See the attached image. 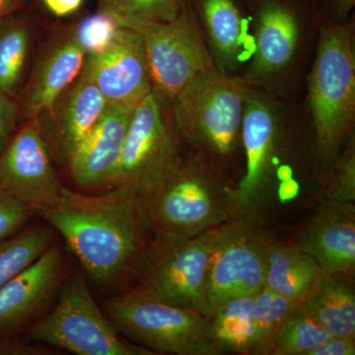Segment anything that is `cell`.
Wrapping results in <instances>:
<instances>
[{
  "label": "cell",
  "instance_id": "cb8c5ba5",
  "mask_svg": "<svg viewBox=\"0 0 355 355\" xmlns=\"http://www.w3.org/2000/svg\"><path fill=\"white\" fill-rule=\"evenodd\" d=\"M29 50V31L17 17L0 19V91L13 98Z\"/></svg>",
  "mask_w": 355,
  "mask_h": 355
},
{
  "label": "cell",
  "instance_id": "f546056e",
  "mask_svg": "<svg viewBox=\"0 0 355 355\" xmlns=\"http://www.w3.org/2000/svg\"><path fill=\"white\" fill-rule=\"evenodd\" d=\"M120 28L113 16L100 12L80 23L74 39L86 55L101 53L113 43Z\"/></svg>",
  "mask_w": 355,
  "mask_h": 355
},
{
  "label": "cell",
  "instance_id": "ffe728a7",
  "mask_svg": "<svg viewBox=\"0 0 355 355\" xmlns=\"http://www.w3.org/2000/svg\"><path fill=\"white\" fill-rule=\"evenodd\" d=\"M354 275L322 270L301 302L331 335L355 338Z\"/></svg>",
  "mask_w": 355,
  "mask_h": 355
},
{
  "label": "cell",
  "instance_id": "30bf717a",
  "mask_svg": "<svg viewBox=\"0 0 355 355\" xmlns=\"http://www.w3.org/2000/svg\"><path fill=\"white\" fill-rule=\"evenodd\" d=\"M162 101L153 90L133 110L120 160L109 183L112 188H127L141 197L176 166V142Z\"/></svg>",
  "mask_w": 355,
  "mask_h": 355
},
{
  "label": "cell",
  "instance_id": "484cf974",
  "mask_svg": "<svg viewBox=\"0 0 355 355\" xmlns=\"http://www.w3.org/2000/svg\"><path fill=\"white\" fill-rule=\"evenodd\" d=\"M330 336L302 303H297L273 340L268 355H306Z\"/></svg>",
  "mask_w": 355,
  "mask_h": 355
},
{
  "label": "cell",
  "instance_id": "d590c367",
  "mask_svg": "<svg viewBox=\"0 0 355 355\" xmlns=\"http://www.w3.org/2000/svg\"><path fill=\"white\" fill-rule=\"evenodd\" d=\"M354 4L355 0H333L334 11L340 22L347 19V16L354 9Z\"/></svg>",
  "mask_w": 355,
  "mask_h": 355
},
{
  "label": "cell",
  "instance_id": "d6986e66",
  "mask_svg": "<svg viewBox=\"0 0 355 355\" xmlns=\"http://www.w3.org/2000/svg\"><path fill=\"white\" fill-rule=\"evenodd\" d=\"M85 53L76 39L60 44L44 58L23 99V116L38 121L50 113L58 97L76 81L83 70Z\"/></svg>",
  "mask_w": 355,
  "mask_h": 355
},
{
  "label": "cell",
  "instance_id": "5b68a950",
  "mask_svg": "<svg viewBox=\"0 0 355 355\" xmlns=\"http://www.w3.org/2000/svg\"><path fill=\"white\" fill-rule=\"evenodd\" d=\"M114 328L154 354L220 355L210 331L209 318L159 300L139 286L105 304Z\"/></svg>",
  "mask_w": 355,
  "mask_h": 355
},
{
  "label": "cell",
  "instance_id": "e575fe53",
  "mask_svg": "<svg viewBox=\"0 0 355 355\" xmlns=\"http://www.w3.org/2000/svg\"><path fill=\"white\" fill-rule=\"evenodd\" d=\"M46 7L57 16H65L74 12L83 0H44Z\"/></svg>",
  "mask_w": 355,
  "mask_h": 355
},
{
  "label": "cell",
  "instance_id": "6da1fadb",
  "mask_svg": "<svg viewBox=\"0 0 355 355\" xmlns=\"http://www.w3.org/2000/svg\"><path fill=\"white\" fill-rule=\"evenodd\" d=\"M64 237L67 247L96 284L120 279L146 249L147 227L139 197L127 188L91 196L64 188L60 202L37 210Z\"/></svg>",
  "mask_w": 355,
  "mask_h": 355
},
{
  "label": "cell",
  "instance_id": "7a4b0ae2",
  "mask_svg": "<svg viewBox=\"0 0 355 355\" xmlns=\"http://www.w3.org/2000/svg\"><path fill=\"white\" fill-rule=\"evenodd\" d=\"M317 154L328 170L352 137L355 120V55L352 26L324 28L309 78Z\"/></svg>",
  "mask_w": 355,
  "mask_h": 355
},
{
  "label": "cell",
  "instance_id": "f1b7e54d",
  "mask_svg": "<svg viewBox=\"0 0 355 355\" xmlns=\"http://www.w3.org/2000/svg\"><path fill=\"white\" fill-rule=\"evenodd\" d=\"M321 200L355 202V144L354 137L345 142V149L326 171L323 184L312 202Z\"/></svg>",
  "mask_w": 355,
  "mask_h": 355
},
{
  "label": "cell",
  "instance_id": "5bb4252c",
  "mask_svg": "<svg viewBox=\"0 0 355 355\" xmlns=\"http://www.w3.org/2000/svg\"><path fill=\"white\" fill-rule=\"evenodd\" d=\"M296 243L328 273L354 275L355 202L321 200Z\"/></svg>",
  "mask_w": 355,
  "mask_h": 355
},
{
  "label": "cell",
  "instance_id": "52a82bcc",
  "mask_svg": "<svg viewBox=\"0 0 355 355\" xmlns=\"http://www.w3.org/2000/svg\"><path fill=\"white\" fill-rule=\"evenodd\" d=\"M86 279L85 273L78 272L62 284L58 304L30 327L27 340L77 355L155 354L121 340L96 304Z\"/></svg>",
  "mask_w": 355,
  "mask_h": 355
},
{
  "label": "cell",
  "instance_id": "3957f363",
  "mask_svg": "<svg viewBox=\"0 0 355 355\" xmlns=\"http://www.w3.org/2000/svg\"><path fill=\"white\" fill-rule=\"evenodd\" d=\"M251 93L241 79L214 69L193 78L173 101L177 132L210 167L225 165L237 150Z\"/></svg>",
  "mask_w": 355,
  "mask_h": 355
},
{
  "label": "cell",
  "instance_id": "4fadbf2b",
  "mask_svg": "<svg viewBox=\"0 0 355 355\" xmlns=\"http://www.w3.org/2000/svg\"><path fill=\"white\" fill-rule=\"evenodd\" d=\"M81 73L112 106L135 109L153 91L141 35L128 28H120L106 50L87 55Z\"/></svg>",
  "mask_w": 355,
  "mask_h": 355
},
{
  "label": "cell",
  "instance_id": "836d02e7",
  "mask_svg": "<svg viewBox=\"0 0 355 355\" xmlns=\"http://www.w3.org/2000/svg\"><path fill=\"white\" fill-rule=\"evenodd\" d=\"M355 338L334 336L316 345L306 355H354Z\"/></svg>",
  "mask_w": 355,
  "mask_h": 355
},
{
  "label": "cell",
  "instance_id": "2e32d148",
  "mask_svg": "<svg viewBox=\"0 0 355 355\" xmlns=\"http://www.w3.org/2000/svg\"><path fill=\"white\" fill-rule=\"evenodd\" d=\"M62 270L60 249L49 248L0 287V335H17L57 291Z\"/></svg>",
  "mask_w": 355,
  "mask_h": 355
},
{
  "label": "cell",
  "instance_id": "e0dca14e",
  "mask_svg": "<svg viewBox=\"0 0 355 355\" xmlns=\"http://www.w3.org/2000/svg\"><path fill=\"white\" fill-rule=\"evenodd\" d=\"M133 110L108 105L70 158V175L81 189L109 184L125 144Z\"/></svg>",
  "mask_w": 355,
  "mask_h": 355
},
{
  "label": "cell",
  "instance_id": "9a60e30c",
  "mask_svg": "<svg viewBox=\"0 0 355 355\" xmlns=\"http://www.w3.org/2000/svg\"><path fill=\"white\" fill-rule=\"evenodd\" d=\"M108 106L104 96L87 76L79 74L76 81L58 97L48 116L38 125L51 159L69 164L74 151Z\"/></svg>",
  "mask_w": 355,
  "mask_h": 355
},
{
  "label": "cell",
  "instance_id": "8992f818",
  "mask_svg": "<svg viewBox=\"0 0 355 355\" xmlns=\"http://www.w3.org/2000/svg\"><path fill=\"white\" fill-rule=\"evenodd\" d=\"M219 226L191 238L154 236L133 268L140 286L163 302L210 319L207 273Z\"/></svg>",
  "mask_w": 355,
  "mask_h": 355
},
{
  "label": "cell",
  "instance_id": "277c9868",
  "mask_svg": "<svg viewBox=\"0 0 355 355\" xmlns=\"http://www.w3.org/2000/svg\"><path fill=\"white\" fill-rule=\"evenodd\" d=\"M203 162L176 166L165 179L139 197L142 214L154 236L191 238L230 220L226 187Z\"/></svg>",
  "mask_w": 355,
  "mask_h": 355
},
{
  "label": "cell",
  "instance_id": "d6a6232c",
  "mask_svg": "<svg viewBox=\"0 0 355 355\" xmlns=\"http://www.w3.org/2000/svg\"><path fill=\"white\" fill-rule=\"evenodd\" d=\"M53 350L22 340L16 335H0V355H53Z\"/></svg>",
  "mask_w": 355,
  "mask_h": 355
},
{
  "label": "cell",
  "instance_id": "8fae6325",
  "mask_svg": "<svg viewBox=\"0 0 355 355\" xmlns=\"http://www.w3.org/2000/svg\"><path fill=\"white\" fill-rule=\"evenodd\" d=\"M153 90L164 101H174L196 77L217 69L203 41L197 20L181 10L165 22L141 26Z\"/></svg>",
  "mask_w": 355,
  "mask_h": 355
},
{
  "label": "cell",
  "instance_id": "4dcf8cb0",
  "mask_svg": "<svg viewBox=\"0 0 355 355\" xmlns=\"http://www.w3.org/2000/svg\"><path fill=\"white\" fill-rule=\"evenodd\" d=\"M32 212L0 189V240L19 233Z\"/></svg>",
  "mask_w": 355,
  "mask_h": 355
},
{
  "label": "cell",
  "instance_id": "1f68e13d",
  "mask_svg": "<svg viewBox=\"0 0 355 355\" xmlns=\"http://www.w3.org/2000/svg\"><path fill=\"white\" fill-rule=\"evenodd\" d=\"M19 107L0 91V154L12 139V133L17 123Z\"/></svg>",
  "mask_w": 355,
  "mask_h": 355
},
{
  "label": "cell",
  "instance_id": "44dd1931",
  "mask_svg": "<svg viewBox=\"0 0 355 355\" xmlns=\"http://www.w3.org/2000/svg\"><path fill=\"white\" fill-rule=\"evenodd\" d=\"M321 272L315 259L297 245L273 241L268 253L265 286L295 302H302Z\"/></svg>",
  "mask_w": 355,
  "mask_h": 355
},
{
  "label": "cell",
  "instance_id": "9c48e42d",
  "mask_svg": "<svg viewBox=\"0 0 355 355\" xmlns=\"http://www.w3.org/2000/svg\"><path fill=\"white\" fill-rule=\"evenodd\" d=\"M273 241L261 224L231 219L219 226L207 273L212 314L229 299L256 294L265 287Z\"/></svg>",
  "mask_w": 355,
  "mask_h": 355
},
{
  "label": "cell",
  "instance_id": "d4e9b609",
  "mask_svg": "<svg viewBox=\"0 0 355 355\" xmlns=\"http://www.w3.org/2000/svg\"><path fill=\"white\" fill-rule=\"evenodd\" d=\"M291 300L263 287L254 297V343L250 355H268L270 347L294 306Z\"/></svg>",
  "mask_w": 355,
  "mask_h": 355
},
{
  "label": "cell",
  "instance_id": "603a6c76",
  "mask_svg": "<svg viewBox=\"0 0 355 355\" xmlns=\"http://www.w3.org/2000/svg\"><path fill=\"white\" fill-rule=\"evenodd\" d=\"M203 20L212 48L229 65L239 60L245 44V27L232 0H202Z\"/></svg>",
  "mask_w": 355,
  "mask_h": 355
},
{
  "label": "cell",
  "instance_id": "7c38bea8",
  "mask_svg": "<svg viewBox=\"0 0 355 355\" xmlns=\"http://www.w3.org/2000/svg\"><path fill=\"white\" fill-rule=\"evenodd\" d=\"M64 188L38 125L29 121L0 154V189L36 212L55 207Z\"/></svg>",
  "mask_w": 355,
  "mask_h": 355
},
{
  "label": "cell",
  "instance_id": "ba28073f",
  "mask_svg": "<svg viewBox=\"0 0 355 355\" xmlns=\"http://www.w3.org/2000/svg\"><path fill=\"white\" fill-rule=\"evenodd\" d=\"M241 141L246 171L237 187H226V209L230 220L243 219L265 225L275 196L279 125L272 107L253 93L245 104Z\"/></svg>",
  "mask_w": 355,
  "mask_h": 355
},
{
  "label": "cell",
  "instance_id": "4316f807",
  "mask_svg": "<svg viewBox=\"0 0 355 355\" xmlns=\"http://www.w3.org/2000/svg\"><path fill=\"white\" fill-rule=\"evenodd\" d=\"M51 246L46 228H30L0 240V287L40 258Z\"/></svg>",
  "mask_w": 355,
  "mask_h": 355
},
{
  "label": "cell",
  "instance_id": "83f0119b",
  "mask_svg": "<svg viewBox=\"0 0 355 355\" xmlns=\"http://www.w3.org/2000/svg\"><path fill=\"white\" fill-rule=\"evenodd\" d=\"M182 0H102L101 12L113 16L121 28L137 30L151 22L177 17Z\"/></svg>",
  "mask_w": 355,
  "mask_h": 355
},
{
  "label": "cell",
  "instance_id": "ac0fdd59",
  "mask_svg": "<svg viewBox=\"0 0 355 355\" xmlns=\"http://www.w3.org/2000/svg\"><path fill=\"white\" fill-rule=\"evenodd\" d=\"M256 51L248 79L258 80L286 69L297 46V19L284 4L270 1L261 7L257 24Z\"/></svg>",
  "mask_w": 355,
  "mask_h": 355
},
{
  "label": "cell",
  "instance_id": "7402d4cb",
  "mask_svg": "<svg viewBox=\"0 0 355 355\" xmlns=\"http://www.w3.org/2000/svg\"><path fill=\"white\" fill-rule=\"evenodd\" d=\"M256 294H245L229 299L217 308L210 318L212 340L222 354L227 352L251 354L254 343L253 308Z\"/></svg>",
  "mask_w": 355,
  "mask_h": 355
},
{
  "label": "cell",
  "instance_id": "8d00e7d4",
  "mask_svg": "<svg viewBox=\"0 0 355 355\" xmlns=\"http://www.w3.org/2000/svg\"><path fill=\"white\" fill-rule=\"evenodd\" d=\"M16 0H0V15L8 10Z\"/></svg>",
  "mask_w": 355,
  "mask_h": 355
}]
</instances>
